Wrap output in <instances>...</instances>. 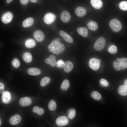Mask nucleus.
Masks as SVG:
<instances>
[{
	"label": "nucleus",
	"instance_id": "obj_15",
	"mask_svg": "<svg viewBox=\"0 0 127 127\" xmlns=\"http://www.w3.org/2000/svg\"><path fill=\"white\" fill-rule=\"evenodd\" d=\"M75 13L78 16L82 17L84 16L86 13V10L85 8L82 7H79L75 9Z\"/></svg>",
	"mask_w": 127,
	"mask_h": 127
},
{
	"label": "nucleus",
	"instance_id": "obj_4",
	"mask_svg": "<svg viewBox=\"0 0 127 127\" xmlns=\"http://www.w3.org/2000/svg\"><path fill=\"white\" fill-rule=\"evenodd\" d=\"M89 67L94 70H97L99 68L100 64L98 59L95 58H92L89 60Z\"/></svg>",
	"mask_w": 127,
	"mask_h": 127
},
{
	"label": "nucleus",
	"instance_id": "obj_21",
	"mask_svg": "<svg viewBox=\"0 0 127 127\" xmlns=\"http://www.w3.org/2000/svg\"><path fill=\"white\" fill-rule=\"evenodd\" d=\"M33 19L32 17L27 18L23 22V26L25 28L28 27L32 26L34 23Z\"/></svg>",
	"mask_w": 127,
	"mask_h": 127
},
{
	"label": "nucleus",
	"instance_id": "obj_47",
	"mask_svg": "<svg viewBox=\"0 0 127 127\" xmlns=\"http://www.w3.org/2000/svg\"><path fill=\"white\" fill-rule=\"evenodd\" d=\"M98 61H99V62H101V60L100 59H98Z\"/></svg>",
	"mask_w": 127,
	"mask_h": 127
},
{
	"label": "nucleus",
	"instance_id": "obj_12",
	"mask_svg": "<svg viewBox=\"0 0 127 127\" xmlns=\"http://www.w3.org/2000/svg\"><path fill=\"white\" fill-rule=\"evenodd\" d=\"M65 47L62 43H60L52 52L54 54H58L63 52L64 50Z\"/></svg>",
	"mask_w": 127,
	"mask_h": 127
},
{
	"label": "nucleus",
	"instance_id": "obj_45",
	"mask_svg": "<svg viewBox=\"0 0 127 127\" xmlns=\"http://www.w3.org/2000/svg\"><path fill=\"white\" fill-rule=\"evenodd\" d=\"M120 58H118L117 59V60L118 61H119L120 60Z\"/></svg>",
	"mask_w": 127,
	"mask_h": 127
},
{
	"label": "nucleus",
	"instance_id": "obj_31",
	"mask_svg": "<svg viewBox=\"0 0 127 127\" xmlns=\"http://www.w3.org/2000/svg\"><path fill=\"white\" fill-rule=\"evenodd\" d=\"M119 63L122 67L127 68V58H120Z\"/></svg>",
	"mask_w": 127,
	"mask_h": 127
},
{
	"label": "nucleus",
	"instance_id": "obj_17",
	"mask_svg": "<svg viewBox=\"0 0 127 127\" xmlns=\"http://www.w3.org/2000/svg\"><path fill=\"white\" fill-rule=\"evenodd\" d=\"M27 72L28 74L32 75H38L41 73V71L39 69L35 67L29 68Z\"/></svg>",
	"mask_w": 127,
	"mask_h": 127
},
{
	"label": "nucleus",
	"instance_id": "obj_24",
	"mask_svg": "<svg viewBox=\"0 0 127 127\" xmlns=\"http://www.w3.org/2000/svg\"><path fill=\"white\" fill-rule=\"evenodd\" d=\"M118 91L121 95L125 96L127 95V88L124 85L120 86L118 88Z\"/></svg>",
	"mask_w": 127,
	"mask_h": 127
},
{
	"label": "nucleus",
	"instance_id": "obj_6",
	"mask_svg": "<svg viewBox=\"0 0 127 127\" xmlns=\"http://www.w3.org/2000/svg\"><path fill=\"white\" fill-rule=\"evenodd\" d=\"M13 16L11 12H6L2 15L1 18V21L4 24H8L12 20Z\"/></svg>",
	"mask_w": 127,
	"mask_h": 127
},
{
	"label": "nucleus",
	"instance_id": "obj_29",
	"mask_svg": "<svg viewBox=\"0 0 127 127\" xmlns=\"http://www.w3.org/2000/svg\"><path fill=\"white\" fill-rule=\"evenodd\" d=\"M91 95L94 99L97 100H100L101 98L100 94L97 91H94L92 92Z\"/></svg>",
	"mask_w": 127,
	"mask_h": 127
},
{
	"label": "nucleus",
	"instance_id": "obj_46",
	"mask_svg": "<svg viewBox=\"0 0 127 127\" xmlns=\"http://www.w3.org/2000/svg\"><path fill=\"white\" fill-rule=\"evenodd\" d=\"M124 68L123 67H122L121 69L122 70H124Z\"/></svg>",
	"mask_w": 127,
	"mask_h": 127
},
{
	"label": "nucleus",
	"instance_id": "obj_30",
	"mask_svg": "<svg viewBox=\"0 0 127 127\" xmlns=\"http://www.w3.org/2000/svg\"><path fill=\"white\" fill-rule=\"evenodd\" d=\"M32 111L40 115H42L44 112V110L42 108H40L37 106H35L33 107Z\"/></svg>",
	"mask_w": 127,
	"mask_h": 127
},
{
	"label": "nucleus",
	"instance_id": "obj_40",
	"mask_svg": "<svg viewBox=\"0 0 127 127\" xmlns=\"http://www.w3.org/2000/svg\"><path fill=\"white\" fill-rule=\"evenodd\" d=\"M4 87L2 83L0 82V89H4Z\"/></svg>",
	"mask_w": 127,
	"mask_h": 127
},
{
	"label": "nucleus",
	"instance_id": "obj_22",
	"mask_svg": "<svg viewBox=\"0 0 127 127\" xmlns=\"http://www.w3.org/2000/svg\"><path fill=\"white\" fill-rule=\"evenodd\" d=\"M22 58L23 60L25 62L29 63L31 62L32 60L31 54L28 52H25L23 55Z\"/></svg>",
	"mask_w": 127,
	"mask_h": 127
},
{
	"label": "nucleus",
	"instance_id": "obj_18",
	"mask_svg": "<svg viewBox=\"0 0 127 127\" xmlns=\"http://www.w3.org/2000/svg\"><path fill=\"white\" fill-rule=\"evenodd\" d=\"M73 66V64L71 61H67L65 63L64 70L66 72H70L72 69Z\"/></svg>",
	"mask_w": 127,
	"mask_h": 127
},
{
	"label": "nucleus",
	"instance_id": "obj_26",
	"mask_svg": "<svg viewBox=\"0 0 127 127\" xmlns=\"http://www.w3.org/2000/svg\"><path fill=\"white\" fill-rule=\"evenodd\" d=\"M70 84L69 80L65 79L63 82L60 86V88L63 90L66 91L69 88Z\"/></svg>",
	"mask_w": 127,
	"mask_h": 127
},
{
	"label": "nucleus",
	"instance_id": "obj_34",
	"mask_svg": "<svg viewBox=\"0 0 127 127\" xmlns=\"http://www.w3.org/2000/svg\"><path fill=\"white\" fill-rule=\"evenodd\" d=\"M108 51L109 53L112 54L115 53L117 52V47L115 45H111L108 48Z\"/></svg>",
	"mask_w": 127,
	"mask_h": 127
},
{
	"label": "nucleus",
	"instance_id": "obj_14",
	"mask_svg": "<svg viewBox=\"0 0 127 127\" xmlns=\"http://www.w3.org/2000/svg\"><path fill=\"white\" fill-rule=\"evenodd\" d=\"M60 40L59 38H56L51 42V44L48 46V48L49 51L52 52L58 44L60 43Z\"/></svg>",
	"mask_w": 127,
	"mask_h": 127
},
{
	"label": "nucleus",
	"instance_id": "obj_35",
	"mask_svg": "<svg viewBox=\"0 0 127 127\" xmlns=\"http://www.w3.org/2000/svg\"><path fill=\"white\" fill-rule=\"evenodd\" d=\"M12 66L16 68H18L20 65V63L19 60L16 59L15 58L12 61Z\"/></svg>",
	"mask_w": 127,
	"mask_h": 127
},
{
	"label": "nucleus",
	"instance_id": "obj_38",
	"mask_svg": "<svg viewBox=\"0 0 127 127\" xmlns=\"http://www.w3.org/2000/svg\"><path fill=\"white\" fill-rule=\"evenodd\" d=\"M100 83L101 85L104 87H107L109 85L108 82L103 79H101L100 80Z\"/></svg>",
	"mask_w": 127,
	"mask_h": 127
},
{
	"label": "nucleus",
	"instance_id": "obj_16",
	"mask_svg": "<svg viewBox=\"0 0 127 127\" xmlns=\"http://www.w3.org/2000/svg\"><path fill=\"white\" fill-rule=\"evenodd\" d=\"M90 2L92 6L96 9H100L103 6V3L101 0H91Z\"/></svg>",
	"mask_w": 127,
	"mask_h": 127
},
{
	"label": "nucleus",
	"instance_id": "obj_43",
	"mask_svg": "<svg viewBox=\"0 0 127 127\" xmlns=\"http://www.w3.org/2000/svg\"><path fill=\"white\" fill-rule=\"evenodd\" d=\"M30 1L33 3H36L37 2V0H29Z\"/></svg>",
	"mask_w": 127,
	"mask_h": 127
},
{
	"label": "nucleus",
	"instance_id": "obj_25",
	"mask_svg": "<svg viewBox=\"0 0 127 127\" xmlns=\"http://www.w3.org/2000/svg\"><path fill=\"white\" fill-rule=\"evenodd\" d=\"M2 99L3 102L5 103L9 102L10 99V95L8 91H5L3 94Z\"/></svg>",
	"mask_w": 127,
	"mask_h": 127
},
{
	"label": "nucleus",
	"instance_id": "obj_11",
	"mask_svg": "<svg viewBox=\"0 0 127 127\" xmlns=\"http://www.w3.org/2000/svg\"><path fill=\"white\" fill-rule=\"evenodd\" d=\"M60 34L63 39L67 42L71 43L73 42V38L67 33L62 30L60 32Z\"/></svg>",
	"mask_w": 127,
	"mask_h": 127
},
{
	"label": "nucleus",
	"instance_id": "obj_7",
	"mask_svg": "<svg viewBox=\"0 0 127 127\" xmlns=\"http://www.w3.org/2000/svg\"><path fill=\"white\" fill-rule=\"evenodd\" d=\"M33 36L36 41L39 42L43 41L44 38V33L39 30H36L34 32Z\"/></svg>",
	"mask_w": 127,
	"mask_h": 127
},
{
	"label": "nucleus",
	"instance_id": "obj_8",
	"mask_svg": "<svg viewBox=\"0 0 127 127\" xmlns=\"http://www.w3.org/2000/svg\"><path fill=\"white\" fill-rule=\"evenodd\" d=\"M32 101L30 98L28 97H25L21 98L19 100V103L22 107H26L30 105Z\"/></svg>",
	"mask_w": 127,
	"mask_h": 127
},
{
	"label": "nucleus",
	"instance_id": "obj_42",
	"mask_svg": "<svg viewBox=\"0 0 127 127\" xmlns=\"http://www.w3.org/2000/svg\"><path fill=\"white\" fill-rule=\"evenodd\" d=\"M124 85L127 88V79L125 80L124 82Z\"/></svg>",
	"mask_w": 127,
	"mask_h": 127
},
{
	"label": "nucleus",
	"instance_id": "obj_23",
	"mask_svg": "<svg viewBox=\"0 0 127 127\" xmlns=\"http://www.w3.org/2000/svg\"><path fill=\"white\" fill-rule=\"evenodd\" d=\"M87 26L90 30L95 31L98 28V24L96 22L91 21H90L87 24Z\"/></svg>",
	"mask_w": 127,
	"mask_h": 127
},
{
	"label": "nucleus",
	"instance_id": "obj_36",
	"mask_svg": "<svg viewBox=\"0 0 127 127\" xmlns=\"http://www.w3.org/2000/svg\"><path fill=\"white\" fill-rule=\"evenodd\" d=\"M113 65L114 69L116 71H119L121 69V66L119 63L116 61L113 62Z\"/></svg>",
	"mask_w": 127,
	"mask_h": 127
},
{
	"label": "nucleus",
	"instance_id": "obj_13",
	"mask_svg": "<svg viewBox=\"0 0 127 127\" xmlns=\"http://www.w3.org/2000/svg\"><path fill=\"white\" fill-rule=\"evenodd\" d=\"M46 64L50 65L54 67L56 65V58L55 56L53 55L49 56L48 58L44 60Z\"/></svg>",
	"mask_w": 127,
	"mask_h": 127
},
{
	"label": "nucleus",
	"instance_id": "obj_19",
	"mask_svg": "<svg viewBox=\"0 0 127 127\" xmlns=\"http://www.w3.org/2000/svg\"><path fill=\"white\" fill-rule=\"evenodd\" d=\"M36 44L35 40L33 39L29 38L25 42V45L27 48H31L34 47Z\"/></svg>",
	"mask_w": 127,
	"mask_h": 127
},
{
	"label": "nucleus",
	"instance_id": "obj_10",
	"mask_svg": "<svg viewBox=\"0 0 127 127\" xmlns=\"http://www.w3.org/2000/svg\"><path fill=\"white\" fill-rule=\"evenodd\" d=\"M21 118L18 114H15L12 116L10 118L9 122L12 125H15L19 123L21 121Z\"/></svg>",
	"mask_w": 127,
	"mask_h": 127
},
{
	"label": "nucleus",
	"instance_id": "obj_20",
	"mask_svg": "<svg viewBox=\"0 0 127 127\" xmlns=\"http://www.w3.org/2000/svg\"><path fill=\"white\" fill-rule=\"evenodd\" d=\"M77 31L80 35L84 37H86L88 35V30L85 27H81L79 28H77Z\"/></svg>",
	"mask_w": 127,
	"mask_h": 127
},
{
	"label": "nucleus",
	"instance_id": "obj_48",
	"mask_svg": "<svg viewBox=\"0 0 127 127\" xmlns=\"http://www.w3.org/2000/svg\"><path fill=\"white\" fill-rule=\"evenodd\" d=\"M1 119H0V125H1Z\"/></svg>",
	"mask_w": 127,
	"mask_h": 127
},
{
	"label": "nucleus",
	"instance_id": "obj_9",
	"mask_svg": "<svg viewBox=\"0 0 127 127\" xmlns=\"http://www.w3.org/2000/svg\"><path fill=\"white\" fill-rule=\"evenodd\" d=\"M60 19L61 21L64 23L68 22L71 18V16L69 12L66 11H63L60 15Z\"/></svg>",
	"mask_w": 127,
	"mask_h": 127
},
{
	"label": "nucleus",
	"instance_id": "obj_27",
	"mask_svg": "<svg viewBox=\"0 0 127 127\" xmlns=\"http://www.w3.org/2000/svg\"><path fill=\"white\" fill-rule=\"evenodd\" d=\"M56 107L57 105L56 102L53 100L50 101L48 106V109L51 111H53L55 110Z\"/></svg>",
	"mask_w": 127,
	"mask_h": 127
},
{
	"label": "nucleus",
	"instance_id": "obj_44",
	"mask_svg": "<svg viewBox=\"0 0 127 127\" xmlns=\"http://www.w3.org/2000/svg\"><path fill=\"white\" fill-rule=\"evenodd\" d=\"M12 0H6V2L7 3H10Z\"/></svg>",
	"mask_w": 127,
	"mask_h": 127
},
{
	"label": "nucleus",
	"instance_id": "obj_39",
	"mask_svg": "<svg viewBox=\"0 0 127 127\" xmlns=\"http://www.w3.org/2000/svg\"><path fill=\"white\" fill-rule=\"evenodd\" d=\"M28 0H20V1L22 4L25 5L28 3Z\"/></svg>",
	"mask_w": 127,
	"mask_h": 127
},
{
	"label": "nucleus",
	"instance_id": "obj_32",
	"mask_svg": "<svg viewBox=\"0 0 127 127\" xmlns=\"http://www.w3.org/2000/svg\"><path fill=\"white\" fill-rule=\"evenodd\" d=\"M76 111L73 109H71L69 110L68 112V116L71 119H73L75 117L76 114Z\"/></svg>",
	"mask_w": 127,
	"mask_h": 127
},
{
	"label": "nucleus",
	"instance_id": "obj_3",
	"mask_svg": "<svg viewBox=\"0 0 127 127\" xmlns=\"http://www.w3.org/2000/svg\"><path fill=\"white\" fill-rule=\"evenodd\" d=\"M56 18V16L55 15L49 12L45 15L44 17V21L46 24H50L54 21Z\"/></svg>",
	"mask_w": 127,
	"mask_h": 127
},
{
	"label": "nucleus",
	"instance_id": "obj_5",
	"mask_svg": "<svg viewBox=\"0 0 127 127\" xmlns=\"http://www.w3.org/2000/svg\"><path fill=\"white\" fill-rule=\"evenodd\" d=\"M68 119L66 116H61L58 117L56 119V123L57 125L60 126H65L68 123Z\"/></svg>",
	"mask_w": 127,
	"mask_h": 127
},
{
	"label": "nucleus",
	"instance_id": "obj_41",
	"mask_svg": "<svg viewBox=\"0 0 127 127\" xmlns=\"http://www.w3.org/2000/svg\"><path fill=\"white\" fill-rule=\"evenodd\" d=\"M5 92L4 89H0V93L3 94Z\"/></svg>",
	"mask_w": 127,
	"mask_h": 127
},
{
	"label": "nucleus",
	"instance_id": "obj_33",
	"mask_svg": "<svg viewBox=\"0 0 127 127\" xmlns=\"http://www.w3.org/2000/svg\"><path fill=\"white\" fill-rule=\"evenodd\" d=\"M119 8L122 10H127V1H121L119 3Z\"/></svg>",
	"mask_w": 127,
	"mask_h": 127
},
{
	"label": "nucleus",
	"instance_id": "obj_2",
	"mask_svg": "<svg viewBox=\"0 0 127 127\" xmlns=\"http://www.w3.org/2000/svg\"><path fill=\"white\" fill-rule=\"evenodd\" d=\"M106 43V40L103 37L99 38L95 42L94 46L95 49L97 51L102 50L104 48Z\"/></svg>",
	"mask_w": 127,
	"mask_h": 127
},
{
	"label": "nucleus",
	"instance_id": "obj_28",
	"mask_svg": "<svg viewBox=\"0 0 127 127\" xmlns=\"http://www.w3.org/2000/svg\"><path fill=\"white\" fill-rule=\"evenodd\" d=\"M50 81V79L48 77H44L41 79L40 83V85L44 87L48 84Z\"/></svg>",
	"mask_w": 127,
	"mask_h": 127
},
{
	"label": "nucleus",
	"instance_id": "obj_37",
	"mask_svg": "<svg viewBox=\"0 0 127 127\" xmlns=\"http://www.w3.org/2000/svg\"><path fill=\"white\" fill-rule=\"evenodd\" d=\"M65 63L63 60H58L56 62V65L58 68L62 69L64 67L65 65Z\"/></svg>",
	"mask_w": 127,
	"mask_h": 127
},
{
	"label": "nucleus",
	"instance_id": "obj_1",
	"mask_svg": "<svg viewBox=\"0 0 127 127\" xmlns=\"http://www.w3.org/2000/svg\"><path fill=\"white\" fill-rule=\"evenodd\" d=\"M109 25L112 30L115 32H117L121 29L122 26L120 21L118 19L114 18L110 20Z\"/></svg>",
	"mask_w": 127,
	"mask_h": 127
}]
</instances>
